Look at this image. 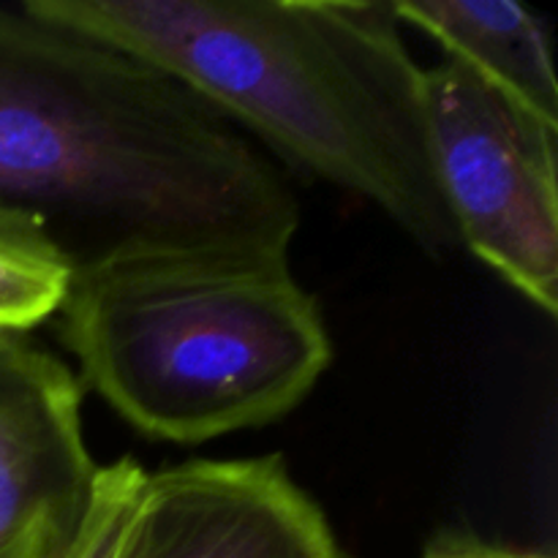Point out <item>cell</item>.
<instances>
[{
	"label": "cell",
	"instance_id": "cell-3",
	"mask_svg": "<svg viewBox=\"0 0 558 558\" xmlns=\"http://www.w3.org/2000/svg\"><path fill=\"white\" fill-rule=\"evenodd\" d=\"M289 248L196 240L71 267L52 319L82 390L136 434L180 447L287 417L332 363L322 305Z\"/></svg>",
	"mask_w": 558,
	"mask_h": 558
},
{
	"label": "cell",
	"instance_id": "cell-7",
	"mask_svg": "<svg viewBox=\"0 0 558 558\" xmlns=\"http://www.w3.org/2000/svg\"><path fill=\"white\" fill-rule=\"evenodd\" d=\"M398 22L434 38L532 112L558 125V80L550 25L505 0H392Z\"/></svg>",
	"mask_w": 558,
	"mask_h": 558
},
{
	"label": "cell",
	"instance_id": "cell-2",
	"mask_svg": "<svg viewBox=\"0 0 558 558\" xmlns=\"http://www.w3.org/2000/svg\"><path fill=\"white\" fill-rule=\"evenodd\" d=\"M205 98L281 169L371 202L425 254L461 248L441 196L423 71L392 3L25 0Z\"/></svg>",
	"mask_w": 558,
	"mask_h": 558
},
{
	"label": "cell",
	"instance_id": "cell-5",
	"mask_svg": "<svg viewBox=\"0 0 558 558\" xmlns=\"http://www.w3.org/2000/svg\"><path fill=\"white\" fill-rule=\"evenodd\" d=\"M114 558H349L281 456L147 472Z\"/></svg>",
	"mask_w": 558,
	"mask_h": 558
},
{
	"label": "cell",
	"instance_id": "cell-4",
	"mask_svg": "<svg viewBox=\"0 0 558 558\" xmlns=\"http://www.w3.org/2000/svg\"><path fill=\"white\" fill-rule=\"evenodd\" d=\"M441 196L461 248L558 316V125L461 60L423 71Z\"/></svg>",
	"mask_w": 558,
	"mask_h": 558
},
{
	"label": "cell",
	"instance_id": "cell-6",
	"mask_svg": "<svg viewBox=\"0 0 558 558\" xmlns=\"http://www.w3.org/2000/svg\"><path fill=\"white\" fill-rule=\"evenodd\" d=\"M98 463L74 371L27 332L0 336V548L49 515H80Z\"/></svg>",
	"mask_w": 558,
	"mask_h": 558
},
{
	"label": "cell",
	"instance_id": "cell-11",
	"mask_svg": "<svg viewBox=\"0 0 558 558\" xmlns=\"http://www.w3.org/2000/svg\"><path fill=\"white\" fill-rule=\"evenodd\" d=\"M349 558H354V556H349Z\"/></svg>",
	"mask_w": 558,
	"mask_h": 558
},
{
	"label": "cell",
	"instance_id": "cell-10",
	"mask_svg": "<svg viewBox=\"0 0 558 558\" xmlns=\"http://www.w3.org/2000/svg\"><path fill=\"white\" fill-rule=\"evenodd\" d=\"M423 558H556L548 550L512 548V545L490 543L469 529H441L425 543Z\"/></svg>",
	"mask_w": 558,
	"mask_h": 558
},
{
	"label": "cell",
	"instance_id": "cell-9",
	"mask_svg": "<svg viewBox=\"0 0 558 558\" xmlns=\"http://www.w3.org/2000/svg\"><path fill=\"white\" fill-rule=\"evenodd\" d=\"M147 472L131 456L98 466L90 501L60 558H114Z\"/></svg>",
	"mask_w": 558,
	"mask_h": 558
},
{
	"label": "cell",
	"instance_id": "cell-8",
	"mask_svg": "<svg viewBox=\"0 0 558 558\" xmlns=\"http://www.w3.org/2000/svg\"><path fill=\"white\" fill-rule=\"evenodd\" d=\"M69 272V259L36 218L0 205V336L52 319Z\"/></svg>",
	"mask_w": 558,
	"mask_h": 558
},
{
	"label": "cell",
	"instance_id": "cell-1",
	"mask_svg": "<svg viewBox=\"0 0 558 558\" xmlns=\"http://www.w3.org/2000/svg\"><path fill=\"white\" fill-rule=\"evenodd\" d=\"M0 205L36 218L69 265L134 245H292L289 174L147 60L0 5Z\"/></svg>",
	"mask_w": 558,
	"mask_h": 558
}]
</instances>
